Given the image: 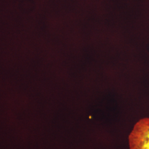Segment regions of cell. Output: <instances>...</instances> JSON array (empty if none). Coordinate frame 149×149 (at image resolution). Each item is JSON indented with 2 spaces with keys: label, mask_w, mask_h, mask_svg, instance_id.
Returning <instances> with one entry per match:
<instances>
[{
  "label": "cell",
  "mask_w": 149,
  "mask_h": 149,
  "mask_svg": "<svg viewBox=\"0 0 149 149\" xmlns=\"http://www.w3.org/2000/svg\"><path fill=\"white\" fill-rule=\"evenodd\" d=\"M130 149H149V118L136 123L129 135Z\"/></svg>",
  "instance_id": "obj_1"
}]
</instances>
